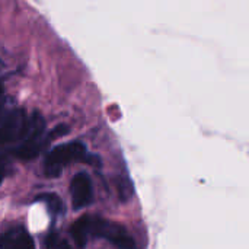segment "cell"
I'll return each mask as SVG.
<instances>
[{"label": "cell", "instance_id": "cell-1", "mask_svg": "<svg viewBox=\"0 0 249 249\" xmlns=\"http://www.w3.org/2000/svg\"><path fill=\"white\" fill-rule=\"evenodd\" d=\"M88 159L86 156V147L80 142H73L67 144H60L54 147L44 163V174L48 178H55L60 177L63 168L73 162V160H83Z\"/></svg>", "mask_w": 249, "mask_h": 249}, {"label": "cell", "instance_id": "cell-2", "mask_svg": "<svg viewBox=\"0 0 249 249\" xmlns=\"http://www.w3.org/2000/svg\"><path fill=\"white\" fill-rule=\"evenodd\" d=\"M44 128H45L44 118L38 112L32 114L29 117L28 131H26L22 143L16 149H13V156H16L18 159H23V160H31V159L36 158L44 146V143H42Z\"/></svg>", "mask_w": 249, "mask_h": 249}, {"label": "cell", "instance_id": "cell-3", "mask_svg": "<svg viewBox=\"0 0 249 249\" xmlns=\"http://www.w3.org/2000/svg\"><path fill=\"white\" fill-rule=\"evenodd\" d=\"M90 236L104 238L120 249H136L134 239L121 225L102 217H90Z\"/></svg>", "mask_w": 249, "mask_h": 249}, {"label": "cell", "instance_id": "cell-4", "mask_svg": "<svg viewBox=\"0 0 249 249\" xmlns=\"http://www.w3.org/2000/svg\"><path fill=\"white\" fill-rule=\"evenodd\" d=\"M29 125V117L25 111L13 109L0 124V144H6L16 140H23Z\"/></svg>", "mask_w": 249, "mask_h": 249}, {"label": "cell", "instance_id": "cell-5", "mask_svg": "<svg viewBox=\"0 0 249 249\" xmlns=\"http://www.w3.org/2000/svg\"><path fill=\"white\" fill-rule=\"evenodd\" d=\"M70 193H71V201L73 207L76 210L83 209L92 203L93 191H92V182L90 178L86 174H77L70 184Z\"/></svg>", "mask_w": 249, "mask_h": 249}, {"label": "cell", "instance_id": "cell-6", "mask_svg": "<svg viewBox=\"0 0 249 249\" xmlns=\"http://www.w3.org/2000/svg\"><path fill=\"white\" fill-rule=\"evenodd\" d=\"M0 249H35V244L25 228L16 226L0 236Z\"/></svg>", "mask_w": 249, "mask_h": 249}, {"label": "cell", "instance_id": "cell-7", "mask_svg": "<svg viewBox=\"0 0 249 249\" xmlns=\"http://www.w3.org/2000/svg\"><path fill=\"white\" fill-rule=\"evenodd\" d=\"M71 236L79 248H85L90 238V216H83L71 226Z\"/></svg>", "mask_w": 249, "mask_h": 249}, {"label": "cell", "instance_id": "cell-8", "mask_svg": "<svg viewBox=\"0 0 249 249\" xmlns=\"http://www.w3.org/2000/svg\"><path fill=\"white\" fill-rule=\"evenodd\" d=\"M36 201H44L48 207V210L57 216V214H61L64 212V206H63V201L58 196L55 194H41L36 197Z\"/></svg>", "mask_w": 249, "mask_h": 249}, {"label": "cell", "instance_id": "cell-9", "mask_svg": "<svg viewBox=\"0 0 249 249\" xmlns=\"http://www.w3.org/2000/svg\"><path fill=\"white\" fill-rule=\"evenodd\" d=\"M47 249H71L69 242L63 239L58 233H50L47 238Z\"/></svg>", "mask_w": 249, "mask_h": 249}, {"label": "cell", "instance_id": "cell-10", "mask_svg": "<svg viewBox=\"0 0 249 249\" xmlns=\"http://www.w3.org/2000/svg\"><path fill=\"white\" fill-rule=\"evenodd\" d=\"M4 174H6V160L0 156V184L4 178Z\"/></svg>", "mask_w": 249, "mask_h": 249}, {"label": "cell", "instance_id": "cell-11", "mask_svg": "<svg viewBox=\"0 0 249 249\" xmlns=\"http://www.w3.org/2000/svg\"><path fill=\"white\" fill-rule=\"evenodd\" d=\"M3 92H4V88H3V85H1V82H0V98H1V95H3Z\"/></svg>", "mask_w": 249, "mask_h": 249}, {"label": "cell", "instance_id": "cell-12", "mask_svg": "<svg viewBox=\"0 0 249 249\" xmlns=\"http://www.w3.org/2000/svg\"><path fill=\"white\" fill-rule=\"evenodd\" d=\"M3 108H4V105H3V102H0V117L3 114Z\"/></svg>", "mask_w": 249, "mask_h": 249}, {"label": "cell", "instance_id": "cell-13", "mask_svg": "<svg viewBox=\"0 0 249 249\" xmlns=\"http://www.w3.org/2000/svg\"><path fill=\"white\" fill-rule=\"evenodd\" d=\"M1 69H3V61L0 60V70H1Z\"/></svg>", "mask_w": 249, "mask_h": 249}]
</instances>
